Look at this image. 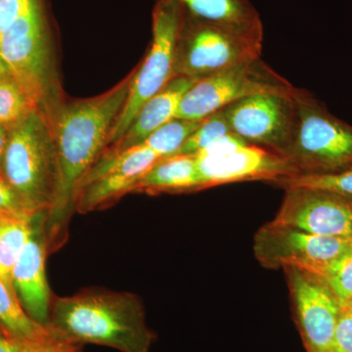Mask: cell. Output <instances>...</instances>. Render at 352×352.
Returning a JSON list of instances; mask_svg holds the SVG:
<instances>
[{
	"mask_svg": "<svg viewBox=\"0 0 352 352\" xmlns=\"http://www.w3.org/2000/svg\"><path fill=\"white\" fill-rule=\"evenodd\" d=\"M0 325L9 337L24 342L50 332L48 325L34 321L25 311L15 289L0 279Z\"/></svg>",
	"mask_w": 352,
	"mask_h": 352,
	"instance_id": "cell-20",
	"label": "cell"
},
{
	"mask_svg": "<svg viewBox=\"0 0 352 352\" xmlns=\"http://www.w3.org/2000/svg\"><path fill=\"white\" fill-rule=\"evenodd\" d=\"M296 91L254 95L227 106L223 110L231 131L249 144L283 156L295 129Z\"/></svg>",
	"mask_w": 352,
	"mask_h": 352,
	"instance_id": "cell-9",
	"label": "cell"
},
{
	"mask_svg": "<svg viewBox=\"0 0 352 352\" xmlns=\"http://www.w3.org/2000/svg\"><path fill=\"white\" fill-rule=\"evenodd\" d=\"M34 219L0 214V279L9 286L13 287L14 267L34 232Z\"/></svg>",
	"mask_w": 352,
	"mask_h": 352,
	"instance_id": "cell-19",
	"label": "cell"
},
{
	"mask_svg": "<svg viewBox=\"0 0 352 352\" xmlns=\"http://www.w3.org/2000/svg\"><path fill=\"white\" fill-rule=\"evenodd\" d=\"M296 88L258 58L197 80L183 96L175 119L203 120L241 99L263 94H291Z\"/></svg>",
	"mask_w": 352,
	"mask_h": 352,
	"instance_id": "cell-7",
	"label": "cell"
},
{
	"mask_svg": "<svg viewBox=\"0 0 352 352\" xmlns=\"http://www.w3.org/2000/svg\"><path fill=\"white\" fill-rule=\"evenodd\" d=\"M0 214L30 219L36 217L25 207L2 170H0Z\"/></svg>",
	"mask_w": 352,
	"mask_h": 352,
	"instance_id": "cell-26",
	"label": "cell"
},
{
	"mask_svg": "<svg viewBox=\"0 0 352 352\" xmlns=\"http://www.w3.org/2000/svg\"><path fill=\"white\" fill-rule=\"evenodd\" d=\"M9 138H10V129L6 124H0V170H2V162L8 145Z\"/></svg>",
	"mask_w": 352,
	"mask_h": 352,
	"instance_id": "cell-32",
	"label": "cell"
},
{
	"mask_svg": "<svg viewBox=\"0 0 352 352\" xmlns=\"http://www.w3.org/2000/svg\"><path fill=\"white\" fill-rule=\"evenodd\" d=\"M247 144H249V143L245 142L244 139L241 138L237 134L231 132V133L227 134L223 138L217 139L212 144H210L205 150L197 154L195 157L221 156V155L235 151L238 148Z\"/></svg>",
	"mask_w": 352,
	"mask_h": 352,
	"instance_id": "cell-30",
	"label": "cell"
},
{
	"mask_svg": "<svg viewBox=\"0 0 352 352\" xmlns=\"http://www.w3.org/2000/svg\"><path fill=\"white\" fill-rule=\"evenodd\" d=\"M203 120L173 119L150 134L140 144L164 157L175 156Z\"/></svg>",
	"mask_w": 352,
	"mask_h": 352,
	"instance_id": "cell-21",
	"label": "cell"
},
{
	"mask_svg": "<svg viewBox=\"0 0 352 352\" xmlns=\"http://www.w3.org/2000/svg\"><path fill=\"white\" fill-rule=\"evenodd\" d=\"M0 57L36 102L46 87L47 50L38 2L0 34Z\"/></svg>",
	"mask_w": 352,
	"mask_h": 352,
	"instance_id": "cell-13",
	"label": "cell"
},
{
	"mask_svg": "<svg viewBox=\"0 0 352 352\" xmlns=\"http://www.w3.org/2000/svg\"><path fill=\"white\" fill-rule=\"evenodd\" d=\"M48 327L60 339L120 352H150L155 333L138 296L91 289L52 298Z\"/></svg>",
	"mask_w": 352,
	"mask_h": 352,
	"instance_id": "cell-2",
	"label": "cell"
},
{
	"mask_svg": "<svg viewBox=\"0 0 352 352\" xmlns=\"http://www.w3.org/2000/svg\"><path fill=\"white\" fill-rule=\"evenodd\" d=\"M333 352H352V314L342 305L333 340Z\"/></svg>",
	"mask_w": 352,
	"mask_h": 352,
	"instance_id": "cell-29",
	"label": "cell"
},
{
	"mask_svg": "<svg viewBox=\"0 0 352 352\" xmlns=\"http://www.w3.org/2000/svg\"><path fill=\"white\" fill-rule=\"evenodd\" d=\"M302 271L323 281L340 300L352 296V245L339 258Z\"/></svg>",
	"mask_w": 352,
	"mask_h": 352,
	"instance_id": "cell-23",
	"label": "cell"
},
{
	"mask_svg": "<svg viewBox=\"0 0 352 352\" xmlns=\"http://www.w3.org/2000/svg\"><path fill=\"white\" fill-rule=\"evenodd\" d=\"M48 250L45 214H38L32 237L14 267L12 284L27 314L43 325L48 324L52 302L45 272Z\"/></svg>",
	"mask_w": 352,
	"mask_h": 352,
	"instance_id": "cell-15",
	"label": "cell"
},
{
	"mask_svg": "<svg viewBox=\"0 0 352 352\" xmlns=\"http://www.w3.org/2000/svg\"><path fill=\"white\" fill-rule=\"evenodd\" d=\"M274 182L284 188L291 186L310 187L330 190L352 197V168L331 175H296L281 178Z\"/></svg>",
	"mask_w": 352,
	"mask_h": 352,
	"instance_id": "cell-25",
	"label": "cell"
},
{
	"mask_svg": "<svg viewBox=\"0 0 352 352\" xmlns=\"http://www.w3.org/2000/svg\"><path fill=\"white\" fill-rule=\"evenodd\" d=\"M271 223L315 235L352 239V197L310 187H287Z\"/></svg>",
	"mask_w": 352,
	"mask_h": 352,
	"instance_id": "cell-10",
	"label": "cell"
},
{
	"mask_svg": "<svg viewBox=\"0 0 352 352\" xmlns=\"http://www.w3.org/2000/svg\"><path fill=\"white\" fill-rule=\"evenodd\" d=\"M195 78L176 76L143 106L129 131L112 149L105 153L124 151L132 146L140 144L150 134L164 124L175 119L183 96L197 82Z\"/></svg>",
	"mask_w": 352,
	"mask_h": 352,
	"instance_id": "cell-16",
	"label": "cell"
},
{
	"mask_svg": "<svg viewBox=\"0 0 352 352\" xmlns=\"http://www.w3.org/2000/svg\"><path fill=\"white\" fill-rule=\"evenodd\" d=\"M351 245L347 238L315 235L268 222L254 236V252L265 267L307 270L339 258Z\"/></svg>",
	"mask_w": 352,
	"mask_h": 352,
	"instance_id": "cell-11",
	"label": "cell"
},
{
	"mask_svg": "<svg viewBox=\"0 0 352 352\" xmlns=\"http://www.w3.org/2000/svg\"><path fill=\"white\" fill-rule=\"evenodd\" d=\"M195 157L199 190L254 180L274 182L298 173L286 157L258 145L242 146L221 156Z\"/></svg>",
	"mask_w": 352,
	"mask_h": 352,
	"instance_id": "cell-14",
	"label": "cell"
},
{
	"mask_svg": "<svg viewBox=\"0 0 352 352\" xmlns=\"http://www.w3.org/2000/svg\"><path fill=\"white\" fill-rule=\"evenodd\" d=\"M340 302L342 307H346V309L349 310V311H351L352 314V296H351V298H346V300H340Z\"/></svg>",
	"mask_w": 352,
	"mask_h": 352,
	"instance_id": "cell-34",
	"label": "cell"
},
{
	"mask_svg": "<svg viewBox=\"0 0 352 352\" xmlns=\"http://www.w3.org/2000/svg\"><path fill=\"white\" fill-rule=\"evenodd\" d=\"M184 14L185 9L177 2H156L151 47L144 63L131 78L126 103L113 122L108 145L115 144L126 134L143 106L175 78L176 50Z\"/></svg>",
	"mask_w": 352,
	"mask_h": 352,
	"instance_id": "cell-6",
	"label": "cell"
},
{
	"mask_svg": "<svg viewBox=\"0 0 352 352\" xmlns=\"http://www.w3.org/2000/svg\"><path fill=\"white\" fill-rule=\"evenodd\" d=\"M199 190L196 157L175 155L160 160L139 180L134 192L178 193Z\"/></svg>",
	"mask_w": 352,
	"mask_h": 352,
	"instance_id": "cell-17",
	"label": "cell"
},
{
	"mask_svg": "<svg viewBox=\"0 0 352 352\" xmlns=\"http://www.w3.org/2000/svg\"><path fill=\"white\" fill-rule=\"evenodd\" d=\"M38 102L11 73L0 80V124H13L36 110Z\"/></svg>",
	"mask_w": 352,
	"mask_h": 352,
	"instance_id": "cell-22",
	"label": "cell"
},
{
	"mask_svg": "<svg viewBox=\"0 0 352 352\" xmlns=\"http://www.w3.org/2000/svg\"><path fill=\"white\" fill-rule=\"evenodd\" d=\"M160 1V0H156ZM190 15L214 22L239 25H261L258 10L250 0H171Z\"/></svg>",
	"mask_w": 352,
	"mask_h": 352,
	"instance_id": "cell-18",
	"label": "cell"
},
{
	"mask_svg": "<svg viewBox=\"0 0 352 352\" xmlns=\"http://www.w3.org/2000/svg\"><path fill=\"white\" fill-rule=\"evenodd\" d=\"M2 171L32 214H50L57 194L56 150L50 124L38 110L13 124Z\"/></svg>",
	"mask_w": 352,
	"mask_h": 352,
	"instance_id": "cell-3",
	"label": "cell"
},
{
	"mask_svg": "<svg viewBox=\"0 0 352 352\" xmlns=\"http://www.w3.org/2000/svg\"><path fill=\"white\" fill-rule=\"evenodd\" d=\"M102 156L76 190L74 210L80 214L108 208L120 197L134 192L142 176L162 160L142 144Z\"/></svg>",
	"mask_w": 352,
	"mask_h": 352,
	"instance_id": "cell-8",
	"label": "cell"
},
{
	"mask_svg": "<svg viewBox=\"0 0 352 352\" xmlns=\"http://www.w3.org/2000/svg\"><path fill=\"white\" fill-rule=\"evenodd\" d=\"M295 307L296 325L307 352H333L340 314L339 298L318 278L296 267H285Z\"/></svg>",
	"mask_w": 352,
	"mask_h": 352,
	"instance_id": "cell-12",
	"label": "cell"
},
{
	"mask_svg": "<svg viewBox=\"0 0 352 352\" xmlns=\"http://www.w3.org/2000/svg\"><path fill=\"white\" fill-rule=\"evenodd\" d=\"M231 132L232 131L227 122L226 113L221 109L203 120L200 126L187 139L176 155L195 157L217 139L223 138Z\"/></svg>",
	"mask_w": 352,
	"mask_h": 352,
	"instance_id": "cell-24",
	"label": "cell"
},
{
	"mask_svg": "<svg viewBox=\"0 0 352 352\" xmlns=\"http://www.w3.org/2000/svg\"><path fill=\"white\" fill-rule=\"evenodd\" d=\"M263 27L224 24L185 11L176 50L175 76L201 80L261 58Z\"/></svg>",
	"mask_w": 352,
	"mask_h": 352,
	"instance_id": "cell-4",
	"label": "cell"
},
{
	"mask_svg": "<svg viewBox=\"0 0 352 352\" xmlns=\"http://www.w3.org/2000/svg\"><path fill=\"white\" fill-rule=\"evenodd\" d=\"M131 78L108 94L74 102L57 113L50 126L56 150L58 186L54 207L45 215L50 249L61 245L78 185L108 145L113 122L126 103Z\"/></svg>",
	"mask_w": 352,
	"mask_h": 352,
	"instance_id": "cell-1",
	"label": "cell"
},
{
	"mask_svg": "<svg viewBox=\"0 0 352 352\" xmlns=\"http://www.w3.org/2000/svg\"><path fill=\"white\" fill-rule=\"evenodd\" d=\"M80 346L60 339L52 331L38 339L22 342L20 352H78Z\"/></svg>",
	"mask_w": 352,
	"mask_h": 352,
	"instance_id": "cell-27",
	"label": "cell"
},
{
	"mask_svg": "<svg viewBox=\"0 0 352 352\" xmlns=\"http://www.w3.org/2000/svg\"><path fill=\"white\" fill-rule=\"evenodd\" d=\"M296 124L283 157L298 175H331L352 168V126L296 88Z\"/></svg>",
	"mask_w": 352,
	"mask_h": 352,
	"instance_id": "cell-5",
	"label": "cell"
},
{
	"mask_svg": "<svg viewBox=\"0 0 352 352\" xmlns=\"http://www.w3.org/2000/svg\"><path fill=\"white\" fill-rule=\"evenodd\" d=\"M21 347L20 340L0 336V352H20Z\"/></svg>",
	"mask_w": 352,
	"mask_h": 352,
	"instance_id": "cell-31",
	"label": "cell"
},
{
	"mask_svg": "<svg viewBox=\"0 0 352 352\" xmlns=\"http://www.w3.org/2000/svg\"><path fill=\"white\" fill-rule=\"evenodd\" d=\"M9 74H10V71H9L8 66H7L6 62L3 61V59L0 57V80L6 78Z\"/></svg>",
	"mask_w": 352,
	"mask_h": 352,
	"instance_id": "cell-33",
	"label": "cell"
},
{
	"mask_svg": "<svg viewBox=\"0 0 352 352\" xmlns=\"http://www.w3.org/2000/svg\"><path fill=\"white\" fill-rule=\"evenodd\" d=\"M36 3L38 0H0V34Z\"/></svg>",
	"mask_w": 352,
	"mask_h": 352,
	"instance_id": "cell-28",
	"label": "cell"
},
{
	"mask_svg": "<svg viewBox=\"0 0 352 352\" xmlns=\"http://www.w3.org/2000/svg\"><path fill=\"white\" fill-rule=\"evenodd\" d=\"M0 336H4V337H9L8 333H6V331L4 330L3 328H2V326L0 325Z\"/></svg>",
	"mask_w": 352,
	"mask_h": 352,
	"instance_id": "cell-35",
	"label": "cell"
}]
</instances>
